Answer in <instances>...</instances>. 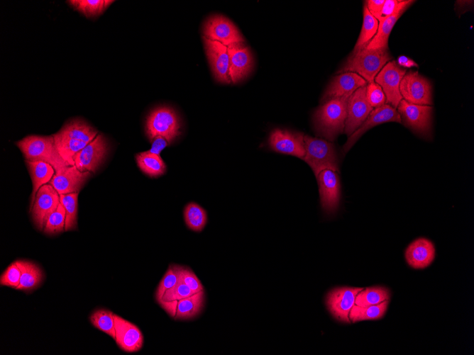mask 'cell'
<instances>
[{"label": "cell", "mask_w": 474, "mask_h": 355, "mask_svg": "<svg viewBox=\"0 0 474 355\" xmlns=\"http://www.w3.org/2000/svg\"><path fill=\"white\" fill-rule=\"evenodd\" d=\"M347 100L334 98L324 102L314 112L313 123L316 133L329 141L344 132Z\"/></svg>", "instance_id": "6da1fadb"}, {"label": "cell", "mask_w": 474, "mask_h": 355, "mask_svg": "<svg viewBox=\"0 0 474 355\" xmlns=\"http://www.w3.org/2000/svg\"><path fill=\"white\" fill-rule=\"evenodd\" d=\"M16 145L22 152L26 160L41 161L50 164L55 173L62 171L70 167L60 155L52 135H31L17 141Z\"/></svg>", "instance_id": "7a4b0ae2"}, {"label": "cell", "mask_w": 474, "mask_h": 355, "mask_svg": "<svg viewBox=\"0 0 474 355\" xmlns=\"http://www.w3.org/2000/svg\"><path fill=\"white\" fill-rule=\"evenodd\" d=\"M391 59L388 49H363L350 55L336 73L355 72L370 83Z\"/></svg>", "instance_id": "3957f363"}, {"label": "cell", "mask_w": 474, "mask_h": 355, "mask_svg": "<svg viewBox=\"0 0 474 355\" xmlns=\"http://www.w3.org/2000/svg\"><path fill=\"white\" fill-rule=\"evenodd\" d=\"M304 148L302 159L311 167L316 177L325 169L339 171L338 156L331 142L304 135Z\"/></svg>", "instance_id": "277c9868"}, {"label": "cell", "mask_w": 474, "mask_h": 355, "mask_svg": "<svg viewBox=\"0 0 474 355\" xmlns=\"http://www.w3.org/2000/svg\"><path fill=\"white\" fill-rule=\"evenodd\" d=\"M180 119L175 111L166 106L154 109L148 115L145 131L150 140L158 135L175 140L180 134Z\"/></svg>", "instance_id": "5b68a950"}, {"label": "cell", "mask_w": 474, "mask_h": 355, "mask_svg": "<svg viewBox=\"0 0 474 355\" xmlns=\"http://www.w3.org/2000/svg\"><path fill=\"white\" fill-rule=\"evenodd\" d=\"M397 111L402 122L414 133L424 138L431 135L432 107L427 105H417L402 99L397 106Z\"/></svg>", "instance_id": "8992f818"}, {"label": "cell", "mask_w": 474, "mask_h": 355, "mask_svg": "<svg viewBox=\"0 0 474 355\" xmlns=\"http://www.w3.org/2000/svg\"><path fill=\"white\" fill-rule=\"evenodd\" d=\"M403 99L417 105H432L431 86L429 81L418 71L406 72L399 84Z\"/></svg>", "instance_id": "52a82bcc"}, {"label": "cell", "mask_w": 474, "mask_h": 355, "mask_svg": "<svg viewBox=\"0 0 474 355\" xmlns=\"http://www.w3.org/2000/svg\"><path fill=\"white\" fill-rule=\"evenodd\" d=\"M203 34L204 37L227 47L244 41L235 24L228 18L219 14L212 15L206 20L203 26Z\"/></svg>", "instance_id": "ba28073f"}, {"label": "cell", "mask_w": 474, "mask_h": 355, "mask_svg": "<svg viewBox=\"0 0 474 355\" xmlns=\"http://www.w3.org/2000/svg\"><path fill=\"white\" fill-rule=\"evenodd\" d=\"M363 289L346 286L333 288L326 294L325 298L327 310L336 320L350 323V311L355 305L357 294Z\"/></svg>", "instance_id": "9c48e42d"}, {"label": "cell", "mask_w": 474, "mask_h": 355, "mask_svg": "<svg viewBox=\"0 0 474 355\" xmlns=\"http://www.w3.org/2000/svg\"><path fill=\"white\" fill-rule=\"evenodd\" d=\"M406 72V69L399 67L395 60H392L385 64L374 79L382 87L387 104L395 108L402 99L399 84Z\"/></svg>", "instance_id": "30bf717a"}, {"label": "cell", "mask_w": 474, "mask_h": 355, "mask_svg": "<svg viewBox=\"0 0 474 355\" xmlns=\"http://www.w3.org/2000/svg\"><path fill=\"white\" fill-rule=\"evenodd\" d=\"M108 151L106 137L99 133L75 156V166L81 171L95 172L104 161Z\"/></svg>", "instance_id": "8fae6325"}, {"label": "cell", "mask_w": 474, "mask_h": 355, "mask_svg": "<svg viewBox=\"0 0 474 355\" xmlns=\"http://www.w3.org/2000/svg\"><path fill=\"white\" fill-rule=\"evenodd\" d=\"M268 144L272 150L300 159L305 154L304 135L289 130L275 128L270 132Z\"/></svg>", "instance_id": "7c38bea8"}, {"label": "cell", "mask_w": 474, "mask_h": 355, "mask_svg": "<svg viewBox=\"0 0 474 355\" xmlns=\"http://www.w3.org/2000/svg\"><path fill=\"white\" fill-rule=\"evenodd\" d=\"M60 203V195L50 184H45L38 189L30 210L34 224L39 230H43L48 218Z\"/></svg>", "instance_id": "4fadbf2b"}, {"label": "cell", "mask_w": 474, "mask_h": 355, "mask_svg": "<svg viewBox=\"0 0 474 355\" xmlns=\"http://www.w3.org/2000/svg\"><path fill=\"white\" fill-rule=\"evenodd\" d=\"M316 178L322 209L329 214L335 213L338 208L341 198V184L338 172L325 169Z\"/></svg>", "instance_id": "5bb4252c"}, {"label": "cell", "mask_w": 474, "mask_h": 355, "mask_svg": "<svg viewBox=\"0 0 474 355\" xmlns=\"http://www.w3.org/2000/svg\"><path fill=\"white\" fill-rule=\"evenodd\" d=\"M373 108L366 97V86L358 89L347 100L344 132L350 136L366 120Z\"/></svg>", "instance_id": "9a60e30c"}, {"label": "cell", "mask_w": 474, "mask_h": 355, "mask_svg": "<svg viewBox=\"0 0 474 355\" xmlns=\"http://www.w3.org/2000/svg\"><path fill=\"white\" fill-rule=\"evenodd\" d=\"M387 122L402 123L401 117L396 108L389 104H384L373 109L362 125L348 136L343 147V154L346 153L367 130Z\"/></svg>", "instance_id": "2e32d148"}, {"label": "cell", "mask_w": 474, "mask_h": 355, "mask_svg": "<svg viewBox=\"0 0 474 355\" xmlns=\"http://www.w3.org/2000/svg\"><path fill=\"white\" fill-rule=\"evenodd\" d=\"M368 82L355 72L341 73L331 79L321 98V102L334 98H348L358 89L366 86Z\"/></svg>", "instance_id": "e0dca14e"}, {"label": "cell", "mask_w": 474, "mask_h": 355, "mask_svg": "<svg viewBox=\"0 0 474 355\" xmlns=\"http://www.w3.org/2000/svg\"><path fill=\"white\" fill-rule=\"evenodd\" d=\"M204 49L215 79L224 84L231 83L228 75V47L203 36Z\"/></svg>", "instance_id": "ac0fdd59"}, {"label": "cell", "mask_w": 474, "mask_h": 355, "mask_svg": "<svg viewBox=\"0 0 474 355\" xmlns=\"http://www.w3.org/2000/svg\"><path fill=\"white\" fill-rule=\"evenodd\" d=\"M242 43L228 46V75L231 81L233 84L244 79L252 71L253 67L252 52L248 47L243 46Z\"/></svg>", "instance_id": "d6986e66"}, {"label": "cell", "mask_w": 474, "mask_h": 355, "mask_svg": "<svg viewBox=\"0 0 474 355\" xmlns=\"http://www.w3.org/2000/svg\"><path fill=\"white\" fill-rule=\"evenodd\" d=\"M115 342L123 351L133 353L140 350L143 345V335L134 324L114 314Z\"/></svg>", "instance_id": "ffe728a7"}, {"label": "cell", "mask_w": 474, "mask_h": 355, "mask_svg": "<svg viewBox=\"0 0 474 355\" xmlns=\"http://www.w3.org/2000/svg\"><path fill=\"white\" fill-rule=\"evenodd\" d=\"M90 176L89 171H81L75 166H70L55 173L48 184L59 195L79 193Z\"/></svg>", "instance_id": "44dd1931"}, {"label": "cell", "mask_w": 474, "mask_h": 355, "mask_svg": "<svg viewBox=\"0 0 474 355\" xmlns=\"http://www.w3.org/2000/svg\"><path fill=\"white\" fill-rule=\"evenodd\" d=\"M436 249L429 240L420 237L413 241L407 247L404 257L407 263L415 269H423L429 266L435 258Z\"/></svg>", "instance_id": "7402d4cb"}, {"label": "cell", "mask_w": 474, "mask_h": 355, "mask_svg": "<svg viewBox=\"0 0 474 355\" xmlns=\"http://www.w3.org/2000/svg\"><path fill=\"white\" fill-rule=\"evenodd\" d=\"M25 162L32 180L33 189L30 203L31 208L38 189L50 181L55 174V170L50 164L44 162L28 160Z\"/></svg>", "instance_id": "603a6c76"}, {"label": "cell", "mask_w": 474, "mask_h": 355, "mask_svg": "<svg viewBox=\"0 0 474 355\" xmlns=\"http://www.w3.org/2000/svg\"><path fill=\"white\" fill-rule=\"evenodd\" d=\"M205 303L204 290L182 298L177 302L175 320H189L197 317Z\"/></svg>", "instance_id": "cb8c5ba5"}, {"label": "cell", "mask_w": 474, "mask_h": 355, "mask_svg": "<svg viewBox=\"0 0 474 355\" xmlns=\"http://www.w3.org/2000/svg\"><path fill=\"white\" fill-rule=\"evenodd\" d=\"M16 263L21 270V280L17 290L30 292L37 288L43 279V272L35 263L18 260Z\"/></svg>", "instance_id": "d4e9b609"}, {"label": "cell", "mask_w": 474, "mask_h": 355, "mask_svg": "<svg viewBox=\"0 0 474 355\" xmlns=\"http://www.w3.org/2000/svg\"><path fill=\"white\" fill-rule=\"evenodd\" d=\"M62 136L78 140L87 143L92 141L98 132L86 121L73 119L66 123L57 132Z\"/></svg>", "instance_id": "484cf974"}, {"label": "cell", "mask_w": 474, "mask_h": 355, "mask_svg": "<svg viewBox=\"0 0 474 355\" xmlns=\"http://www.w3.org/2000/svg\"><path fill=\"white\" fill-rule=\"evenodd\" d=\"M135 157L138 168L147 176L157 178L166 173V164L160 155L145 151L136 154Z\"/></svg>", "instance_id": "4316f807"}, {"label": "cell", "mask_w": 474, "mask_h": 355, "mask_svg": "<svg viewBox=\"0 0 474 355\" xmlns=\"http://www.w3.org/2000/svg\"><path fill=\"white\" fill-rule=\"evenodd\" d=\"M406 9L397 11L382 21L379 22L375 35L364 49H388V38L390 34L399 19Z\"/></svg>", "instance_id": "83f0119b"}, {"label": "cell", "mask_w": 474, "mask_h": 355, "mask_svg": "<svg viewBox=\"0 0 474 355\" xmlns=\"http://www.w3.org/2000/svg\"><path fill=\"white\" fill-rule=\"evenodd\" d=\"M56 148L61 157L70 166H75V156L82 150L87 143L78 140L64 137L57 133L53 135Z\"/></svg>", "instance_id": "f1b7e54d"}, {"label": "cell", "mask_w": 474, "mask_h": 355, "mask_svg": "<svg viewBox=\"0 0 474 355\" xmlns=\"http://www.w3.org/2000/svg\"><path fill=\"white\" fill-rule=\"evenodd\" d=\"M378 21L370 13L365 4L363 7V21L360 33L351 55L364 49L375 35Z\"/></svg>", "instance_id": "f546056e"}, {"label": "cell", "mask_w": 474, "mask_h": 355, "mask_svg": "<svg viewBox=\"0 0 474 355\" xmlns=\"http://www.w3.org/2000/svg\"><path fill=\"white\" fill-rule=\"evenodd\" d=\"M390 300H385L368 307L354 305L350 311L349 319L352 322L380 320L385 315Z\"/></svg>", "instance_id": "4dcf8cb0"}, {"label": "cell", "mask_w": 474, "mask_h": 355, "mask_svg": "<svg viewBox=\"0 0 474 355\" xmlns=\"http://www.w3.org/2000/svg\"><path fill=\"white\" fill-rule=\"evenodd\" d=\"M390 300V290L384 286H376L368 287L360 291L356 297L355 305L360 307H368Z\"/></svg>", "instance_id": "1f68e13d"}, {"label": "cell", "mask_w": 474, "mask_h": 355, "mask_svg": "<svg viewBox=\"0 0 474 355\" xmlns=\"http://www.w3.org/2000/svg\"><path fill=\"white\" fill-rule=\"evenodd\" d=\"M183 215L186 225L192 231L201 232L206 225V211L194 202H190L185 205Z\"/></svg>", "instance_id": "d6a6232c"}, {"label": "cell", "mask_w": 474, "mask_h": 355, "mask_svg": "<svg viewBox=\"0 0 474 355\" xmlns=\"http://www.w3.org/2000/svg\"><path fill=\"white\" fill-rule=\"evenodd\" d=\"M72 7L88 18H95L103 13L114 2L111 0H71L67 1Z\"/></svg>", "instance_id": "836d02e7"}, {"label": "cell", "mask_w": 474, "mask_h": 355, "mask_svg": "<svg viewBox=\"0 0 474 355\" xmlns=\"http://www.w3.org/2000/svg\"><path fill=\"white\" fill-rule=\"evenodd\" d=\"M92 325L99 330L115 339L114 314L106 309H98L89 317Z\"/></svg>", "instance_id": "e575fe53"}, {"label": "cell", "mask_w": 474, "mask_h": 355, "mask_svg": "<svg viewBox=\"0 0 474 355\" xmlns=\"http://www.w3.org/2000/svg\"><path fill=\"white\" fill-rule=\"evenodd\" d=\"M78 193H72L60 195V201L65 209V231L74 230L77 225V198Z\"/></svg>", "instance_id": "d590c367"}, {"label": "cell", "mask_w": 474, "mask_h": 355, "mask_svg": "<svg viewBox=\"0 0 474 355\" xmlns=\"http://www.w3.org/2000/svg\"><path fill=\"white\" fill-rule=\"evenodd\" d=\"M65 209L60 203L57 209L48 218L43 232L47 235H55L65 231Z\"/></svg>", "instance_id": "8d00e7d4"}, {"label": "cell", "mask_w": 474, "mask_h": 355, "mask_svg": "<svg viewBox=\"0 0 474 355\" xmlns=\"http://www.w3.org/2000/svg\"><path fill=\"white\" fill-rule=\"evenodd\" d=\"M178 281L179 274L176 269V265L175 264H170L156 289L155 294L156 302L158 303L162 299L165 291L175 286Z\"/></svg>", "instance_id": "74e56055"}, {"label": "cell", "mask_w": 474, "mask_h": 355, "mask_svg": "<svg viewBox=\"0 0 474 355\" xmlns=\"http://www.w3.org/2000/svg\"><path fill=\"white\" fill-rule=\"evenodd\" d=\"M176 265L178 271L179 279L187 285L194 293L204 291V286L200 280L188 266Z\"/></svg>", "instance_id": "f35d334b"}, {"label": "cell", "mask_w": 474, "mask_h": 355, "mask_svg": "<svg viewBox=\"0 0 474 355\" xmlns=\"http://www.w3.org/2000/svg\"><path fill=\"white\" fill-rule=\"evenodd\" d=\"M414 2V1L412 0H385L377 20L380 22L397 11L407 10Z\"/></svg>", "instance_id": "ab89813d"}, {"label": "cell", "mask_w": 474, "mask_h": 355, "mask_svg": "<svg viewBox=\"0 0 474 355\" xmlns=\"http://www.w3.org/2000/svg\"><path fill=\"white\" fill-rule=\"evenodd\" d=\"M194 293L180 279L177 283L167 290L160 302L179 301L180 300L190 296Z\"/></svg>", "instance_id": "60d3db41"}, {"label": "cell", "mask_w": 474, "mask_h": 355, "mask_svg": "<svg viewBox=\"0 0 474 355\" xmlns=\"http://www.w3.org/2000/svg\"><path fill=\"white\" fill-rule=\"evenodd\" d=\"M366 97L373 108L382 106L386 101L385 95L382 87L375 81L367 84Z\"/></svg>", "instance_id": "b9f144b4"}, {"label": "cell", "mask_w": 474, "mask_h": 355, "mask_svg": "<svg viewBox=\"0 0 474 355\" xmlns=\"http://www.w3.org/2000/svg\"><path fill=\"white\" fill-rule=\"evenodd\" d=\"M21 275V270L16 261L13 262L1 275L0 284L16 289L20 283Z\"/></svg>", "instance_id": "7bdbcfd3"}, {"label": "cell", "mask_w": 474, "mask_h": 355, "mask_svg": "<svg viewBox=\"0 0 474 355\" xmlns=\"http://www.w3.org/2000/svg\"><path fill=\"white\" fill-rule=\"evenodd\" d=\"M150 142L151 147L148 151L150 153L160 155L161 151L167 146L171 145L173 140L165 136L158 135L153 137Z\"/></svg>", "instance_id": "ee69618b"}, {"label": "cell", "mask_w": 474, "mask_h": 355, "mask_svg": "<svg viewBox=\"0 0 474 355\" xmlns=\"http://www.w3.org/2000/svg\"><path fill=\"white\" fill-rule=\"evenodd\" d=\"M384 3L385 0H368L365 4L370 13L377 19Z\"/></svg>", "instance_id": "f6af8a7d"}, {"label": "cell", "mask_w": 474, "mask_h": 355, "mask_svg": "<svg viewBox=\"0 0 474 355\" xmlns=\"http://www.w3.org/2000/svg\"><path fill=\"white\" fill-rule=\"evenodd\" d=\"M397 64L399 67H403L404 68H411V67H418L419 65L417 63H416L411 58L404 56V55H400L397 60Z\"/></svg>", "instance_id": "bcb514c9"}]
</instances>
